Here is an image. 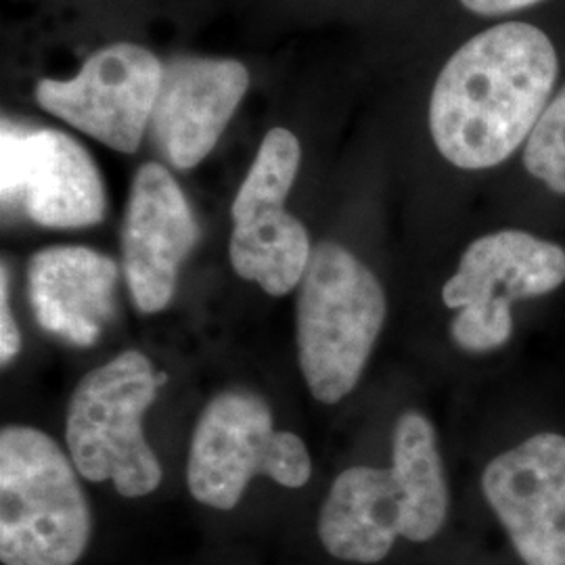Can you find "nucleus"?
<instances>
[{
	"label": "nucleus",
	"mask_w": 565,
	"mask_h": 565,
	"mask_svg": "<svg viewBox=\"0 0 565 565\" xmlns=\"http://www.w3.org/2000/svg\"><path fill=\"white\" fill-rule=\"evenodd\" d=\"M162 78L163 65L149 49L118 42L93 53L74 78L39 82L36 102L103 145L135 153L153 118Z\"/></svg>",
	"instance_id": "6e6552de"
},
{
	"label": "nucleus",
	"mask_w": 565,
	"mask_h": 565,
	"mask_svg": "<svg viewBox=\"0 0 565 565\" xmlns=\"http://www.w3.org/2000/svg\"><path fill=\"white\" fill-rule=\"evenodd\" d=\"M565 282V249L532 233L507 228L471 243L443 300L459 310L452 340L467 352H490L513 335L511 302L541 298Z\"/></svg>",
	"instance_id": "423d86ee"
},
{
	"label": "nucleus",
	"mask_w": 565,
	"mask_h": 565,
	"mask_svg": "<svg viewBox=\"0 0 565 565\" xmlns=\"http://www.w3.org/2000/svg\"><path fill=\"white\" fill-rule=\"evenodd\" d=\"M78 469L60 445L30 425L0 431V562L76 565L93 534Z\"/></svg>",
	"instance_id": "f03ea898"
},
{
	"label": "nucleus",
	"mask_w": 565,
	"mask_h": 565,
	"mask_svg": "<svg viewBox=\"0 0 565 565\" xmlns=\"http://www.w3.org/2000/svg\"><path fill=\"white\" fill-rule=\"evenodd\" d=\"M0 195L4 207H21L49 228H84L105 216V186L81 142L51 128L2 120Z\"/></svg>",
	"instance_id": "1a4fd4ad"
},
{
	"label": "nucleus",
	"mask_w": 565,
	"mask_h": 565,
	"mask_svg": "<svg viewBox=\"0 0 565 565\" xmlns=\"http://www.w3.org/2000/svg\"><path fill=\"white\" fill-rule=\"evenodd\" d=\"M118 266L82 245H55L28 264V294L44 331L74 345H93L116 312Z\"/></svg>",
	"instance_id": "ddd939ff"
},
{
	"label": "nucleus",
	"mask_w": 565,
	"mask_h": 565,
	"mask_svg": "<svg viewBox=\"0 0 565 565\" xmlns=\"http://www.w3.org/2000/svg\"><path fill=\"white\" fill-rule=\"evenodd\" d=\"M168 380L137 350L88 371L72 392L65 443L88 482L111 480L126 499H141L162 484V465L145 438L142 417Z\"/></svg>",
	"instance_id": "20e7f679"
},
{
	"label": "nucleus",
	"mask_w": 565,
	"mask_h": 565,
	"mask_svg": "<svg viewBox=\"0 0 565 565\" xmlns=\"http://www.w3.org/2000/svg\"><path fill=\"white\" fill-rule=\"evenodd\" d=\"M300 160L302 149L294 132L268 130L231 207V264L242 279L275 298L300 287L312 256L306 226L285 210Z\"/></svg>",
	"instance_id": "0eeeda50"
},
{
	"label": "nucleus",
	"mask_w": 565,
	"mask_h": 565,
	"mask_svg": "<svg viewBox=\"0 0 565 565\" xmlns=\"http://www.w3.org/2000/svg\"><path fill=\"white\" fill-rule=\"evenodd\" d=\"M525 170L546 186L565 195V84L548 102L524 149Z\"/></svg>",
	"instance_id": "dca6fc26"
},
{
	"label": "nucleus",
	"mask_w": 565,
	"mask_h": 565,
	"mask_svg": "<svg viewBox=\"0 0 565 565\" xmlns=\"http://www.w3.org/2000/svg\"><path fill=\"white\" fill-rule=\"evenodd\" d=\"M21 350L20 327L15 323L11 308V289H9V270L2 264L0 268V363L7 366L15 361Z\"/></svg>",
	"instance_id": "f3484780"
},
{
	"label": "nucleus",
	"mask_w": 565,
	"mask_h": 565,
	"mask_svg": "<svg viewBox=\"0 0 565 565\" xmlns=\"http://www.w3.org/2000/svg\"><path fill=\"white\" fill-rule=\"evenodd\" d=\"M249 88L242 61L179 57L163 65L151 128L168 162L181 170L202 163Z\"/></svg>",
	"instance_id": "f8f14e48"
},
{
	"label": "nucleus",
	"mask_w": 565,
	"mask_h": 565,
	"mask_svg": "<svg viewBox=\"0 0 565 565\" xmlns=\"http://www.w3.org/2000/svg\"><path fill=\"white\" fill-rule=\"evenodd\" d=\"M541 0H461L465 9H469L471 13L478 15H505V13H513V11H522L525 7H532Z\"/></svg>",
	"instance_id": "a211bd4d"
},
{
	"label": "nucleus",
	"mask_w": 565,
	"mask_h": 565,
	"mask_svg": "<svg viewBox=\"0 0 565 565\" xmlns=\"http://www.w3.org/2000/svg\"><path fill=\"white\" fill-rule=\"evenodd\" d=\"M200 242V224L179 182L160 163L135 174L121 228L124 273L130 296L145 315L168 308L181 266Z\"/></svg>",
	"instance_id": "9b49d317"
},
{
	"label": "nucleus",
	"mask_w": 565,
	"mask_h": 565,
	"mask_svg": "<svg viewBox=\"0 0 565 565\" xmlns=\"http://www.w3.org/2000/svg\"><path fill=\"white\" fill-rule=\"evenodd\" d=\"M482 490L525 565H565V436L536 434L499 455Z\"/></svg>",
	"instance_id": "9d476101"
},
{
	"label": "nucleus",
	"mask_w": 565,
	"mask_h": 565,
	"mask_svg": "<svg viewBox=\"0 0 565 565\" xmlns=\"http://www.w3.org/2000/svg\"><path fill=\"white\" fill-rule=\"evenodd\" d=\"M392 471L403 488L406 541H431L448 515V486L434 425L417 411H406L396 422Z\"/></svg>",
	"instance_id": "2eb2a0df"
},
{
	"label": "nucleus",
	"mask_w": 565,
	"mask_h": 565,
	"mask_svg": "<svg viewBox=\"0 0 565 565\" xmlns=\"http://www.w3.org/2000/svg\"><path fill=\"white\" fill-rule=\"evenodd\" d=\"M557 51L536 25L507 21L446 61L429 99V132L443 158L486 170L530 139L557 81Z\"/></svg>",
	"instance_id": "f257e3e1"
},
{
	"label": "nucleus",
	"mask_w": 565,
	"mask_h": 565,
	"mask_svg": "<svg viewBox=\"0 0 565 565\" xmlns=\"http://www.w3.org/2000/svg\"><path fill=\"white\" fill-rule=\"evenodd\" d=\"M258 476L302 488L312 476L310 452L300 436L275 429L263 396L224 390L205 404L195 425L186 461L189 492L202 505L231 511Z\"/></svg>",
	"instance_id": "39448f33"
},
{
	"label": "nucleus",
	"mask_w": 565,
	"mask_h": 565,
	"mask_svg": "<svg viewBox=\"0 0 565 565\" xmlns=\"http://www.w3.org/2000/svg\"><path fill=\"white\" fill-rule=\"evenodd\" d=\"M398 536L406 539V505L394 471L366 465L342 471L319 515L327 553L352 564H377Z\"/></svg>",
	"instance_id": "4468645a"
},
{
	"label": "nucleus",
	"mask_w": 565,
	"mask_h": 565,
	"mask_svg": "<svg viewBox=\"0 0 565 565\" xmlns=\"http://www.w3.org/2000/svg\"><path fill=\"white\" fill-rule=\"evenodd\" d=\"M387 315L380 279L340 243L312 249L296 303L298 361L310 394L340 403L363 375Z\"/></svg>",
	"instance_id": "7ed1b4c3"
}]
</instances>
